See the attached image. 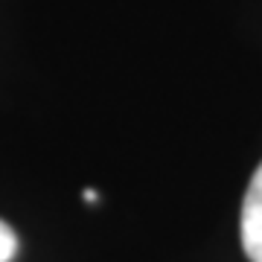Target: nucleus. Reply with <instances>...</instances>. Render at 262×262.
Here are the masks:
<instances>
[{"mask_svg":"<svg viewBox=\"0 0 262 262\" xmlns=\"http://www.w3.org/2000/svg\"><path fill=\"white\" fill-rule=\"evenodd\" d=\"M239 233H242L245 256L251 262H262V163L253 172L251 184H248V192L242 198Z\"/></svg>","mask_w":262,"mask_h":262,"instance_id":"f257e3e1","label":"nucleus"},{"mask_svg":"<svg viewBox=\"0 0 262 262\" xmlns=\"http://www.w3.org/2000/svg\"><path fill=\"white\" fill-rule=\"evenodd\" d=\"M15 256H18V236L0 219V262H12Z\"/></svg>","mask_w":262,"mask_h":262,"instance_id":"f03ea898","label":"nucleus"}]
</instances>
